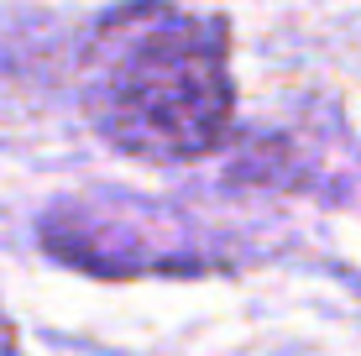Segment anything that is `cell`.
Here are the masks:
<instances>
[{
  "label": "cell",
  "instance_id": "obj_1",
  "mask_svg": "<svg viewBox=\"0 0 361 356\" xmlns=\"http://www.w3.org/2000/svg\"><path fill=\"white\" fill-rule=\"evenodd\" d=\"M84 110L126 157L194 163L215 152L235 110L226 21L163 0L105 16L84 53Z\"/></svg>",
  "mask_w": 361,
  "mask_h": 356
}]
</instances>
